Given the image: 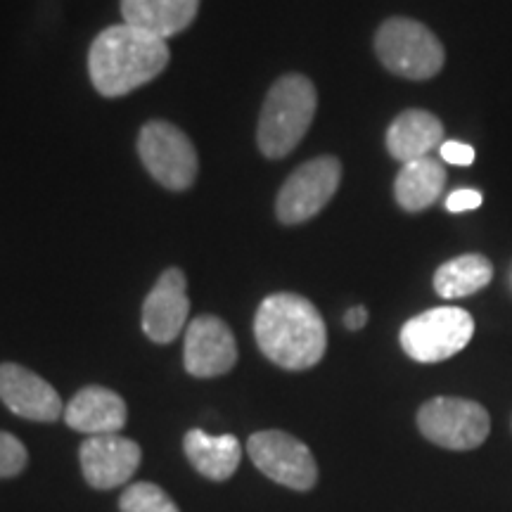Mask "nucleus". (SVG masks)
Returning a JSON list of instances; mask_svg holds the SVG:
<instances>
[{"mask_svg": "<svg viewBox=\"0 0 512 512\" xmlns=\"http://www.w3.org/2000/svg\"><path fill=\"white\" fill-rule=\"evenodd\" d=\"M254 337L268 361L285 370L318 366L328 349V330L316 306L302 294L278 292L261 302Z\"/></svg>", "mask_w": 512, "mask_h": 512, "instance_id": "obj_1", "label": "nucleus"}, {"mask_svg": "<svg viewBox=\"0 0 512 512\" xmlns=\"http://www.w3.org/2000/svg\"><path fill=\"white\" fill-rule=\"evenodd\" d=\"M169 64L166 38L150 31L114 24L95 36L88 53V72L95 91L105 98H121L157 79Z\"/></svg>", "mask_w": 512, "mask_h": 512, "instance_id": "obj_2", "label": "nucleus"}, {"mask_svg": "<svg viewBox=\"0 0 512 512\" xmlns=\"http://www.w3.org/2000/svg\"><path fill=\"white\" fill-rule=\"evenodd\" d=\"M318 110V93L309 76L285 74L268 91L256 128V143L268 159H283L302 143Z\"/></svg>", "mask_w": 512, "mask_h": 512, "instance_id": "obj_3", "label": "nucleus"}, {"mask_svg": "<svg viewBox=\"0 0 512 512\" xmlns=\"http://www.w3.org/2000/svg\"><path fill=\"white\" fill-rule=\"evenodd\" d=\"M375 53L384 69L408 81L432 79L446 62V50L434 31L408 17H392L377 29Z\"/></svg>", "mask_w": 512, "mask_h": 512, "instance_id": "obj_4", "label": "nucleus"}, {"mask_svg": "<svg viewBox=\"0 0 512 512\" xmlns=\"http://www.w3.org/2000/svg\"><path fill=\"white\" fill-rule=\"evenodd\" d=\"M475 335V318L458 306H437L406 320L401 347L413 361L439 363L456 356Z\"/></svg>", "mask_w": 512, "mask_h": 512, "instance_id": "obj_5", "label": "nucleus"}, {"mask_svg": "<svg viewBox=\"0 0 512 512\" xmlns=\"http://www.w3.org/2000/svg\"><path fill=\"white\" fill-rule=\"evenodd\" d=\"M422 437L448 451H472L491 432V418L482 403L458 396H437L418 411Z\"/></svg>", "mask_w": 512, "mask_h": 512, "instance_id": "obj_6", "label": "nucleus"}, {"mask_svg": "<svg viewBox=\"0 0 512 512\" xmlns=\"http://www.w3.org/2000/svg\"><path fill=\"white\" fill-rule=\"evenodd\" d=\"M342 183V162L337 157L309 159L292 171L275 200V214L287 226L311 221L335 197Z\"/></svg>", "mask_w": 512, "mask_h": 512, "instance_id": "obj_7", "label": "nucleus"}, {"mask_svg": "<svg viewBox=\"0 0 512 512\" xmlns=\"http://www.w3.org/2000/svg\"><path fill=\"white\" fill-rule=\"evenodd\" d=\"M138 155L159 185L185 190L197 178V152L181 128L169 121H150L140 128Z\"/></svg>", "mask_w": 512, "mask_h": 512, "instance_id": "obj_8", "label": "nucleus"}, {"mask_svg": "<svg viewBox=\"0 0 512 512\" xmlns=\"http://www.w3.org/2000/svg\"><path fill=\"white\" fill-rule=\"evenodd\" d=\"M252 463L273 482L294 491H309L318 482V465L311 448L280 430L256 432L247 441Z\"/></svg>", "mask_w": 512, "mask_h": 512, "instance_id": "obj_9", "label": "nucleus"}, {"mask_svg": "<svg viewBox=\"0 0 512 512\" xmlns=\"http://www.w3.org/2000/svg\"><path fill=\"white\" fill-rule=\"evenodd\" d=\"M185 370L192 377H219L238 361L233 330L216 316H197L185 330Z\"/></svg>", "mask_w": 512, "mask_h": 512, "instance_id": "obj_10", "label": "nucleus"}, {"mask_svg": "<svg viewBox=\"0 0 512 512\" xmlns=\"http://www.w3.org/2000/svg\"><path fill=\"white\" fill-rule=\"evenodd\" d=\"M140 446L121 434H98L81 444V467L93 489H117L136 475Z\"/></svg>", "mask_w": 512, "mask_h": 512, "instance_id": "obj_11", "label": "nucleus"}, {"mask_svg": "<svg viewBox=\"0 0 512 512\" xmlns=\"http://www.w3.org/2000/svg\"><path fill=\"white\" fill-rule=\"evenodd\" d=\"M0 401L24 420L55 422L64 415L55 387L19 363H0Z\"/></svg>", "mask_w": 512, "mask_h": 512, "instance_id": "obj_12", "label": "nucleus"}, {"mask_svg": "<svg viewBox=\"0 0 512 512\" xmlns=\"http://www.w3.org/2000/svg\"><path fill=\"white\" fill-rule=\"evenodd\" d=\"M185 273L181 268H169L145 297L143 332L152 342L169 344L181 335L190 313L188 294H185Z\"/></svg>", "mask_w": 512, "mask_h": 512, "instance_id": "obj_13", "label": "nucleus"}, {"mask_svg": "<svg viewBox=\"0 0 512 512\" xmlns=\"http://www.w3.org/2000/svg\"><path fill=\"white\" fill-rule=\"evenodd\" d=\"M126 420L124 399L107 387H83L64 408V422L88 437L119 434L126 427Z\"/></svg>", "mask_w": 512, "mask_h": 512, "instance_id": "obj_14", "label": "nucleus"}, {"mask_svg": "<svg viewBox=\"0 0 512 512\" xmlns=\"http://www.w3.org/2000/svg\"><path fill=\"white\" fill-rule=\"evenodd\" d=\"M444 145V124L427 110H406L387 128V150L396 162L430 157Z\"/></svg>", "mask_w": 512, "mask_h": 512, "instance_id": "obj_15", "label": "nucleus"}, {"mask_svg": "<svg viewBox=\"0 0 512 512\" xmlns=\"http://www.w3.org/2000/svg\"><path fill=\"white\" fill-rule=\"evenodd\" d=\"M200 10V0H121V15L131 27L169 38L188 29Z\"/></svg>", "mask_w": 512, "mask_h": 512, "instance_id": "obj_16", "label": "nucleus"}, {"mask_svg": "<svg viewBox=\"0 0 512 512\" xmlns=\"http://www.w3.org/2000/svg\"><path fill=\"white\" fill-rule=\"evenodd\" d=\"M446 166L434 157L403 164L394 181V197L403 211H425L439 200L446 188Z\"/></svg>", "mask_w": 512, "mask_h": 512, "instance_id": "obj_17", "label": "nucleus"}, {"mask_svg": "<svg viewBox=\"0 0 512 512\" xmlns=\"http://www.w3.org/2000/svg\"><path fill=\"white\" fill-rule=\"evenodd\" d=\"M185 456L200 472L202 477L214 479V482H226L238 470L242 451L240 441L233 434H221V437H211L202 430H190L183 441Z\"/></svg>", "mask_w": 512, "mask_h": 512, "instance_id": "obj_18", "label": "nucleus"}, {"mask_svg": "<svg viewBox=\"0 0 512 512\" xmlns=\"http://www.w3.org/2000/svg\"><path fill=\"white\" fill-rule=\"evenodd\" d=\"M494 280V264L484 254H460L434 271V290L444 299L470 297Z\"/></svg>", "mask_w": 512, "mask_h": 512, "instance_id": "obj_19", "label": "nucleus"}, {"mask_svg": "<svg viewBox=\"0 0 512 512\" xmlns=\"http://www.w3.org/2000/svg\"><path fill=\"white\" fill-rule=\"evenodd\" d=\"M121 512H181L171 496L157 484L138 482L131 484L119 498Z\"/></svg>", "mask_w": 512, "mask_h": 512, "instance_id": "obj_20", "label": "nucleus"}, {"mask_svg": "<svg viewBox=\"0 0 512 512\" xmlns=\"http://www.w3.org/2000/svg\"><path fill=\"white\" fill-rule=\"evenodd\" d=\"M29 463V453L15 434L0 430V479L17 477Z\"/></svg>", "mask_w": 512, "mask_h": 512, "instance_id": "obj_21", "label": "nucleus"}, {"mask_svg": "<svg viewBox=\"0 0 512 512\" xmlns=\"http://www.w3.org/2000/svg\"><path fill=\"white\" fill-rule=\"evenodd\" d=\"M441 159L448 164H456V166H470L475 162V147L460 143V140H444V145L439 147Z\"/></svg>", "mask_w": 512, "mask_h": 512, "instance_id": "obj_22", "label": "nucleus"}, {"mask_svg": "<svg viewBox=\"0 0 512 512\" xmlns=\"http://www.w3.org/2000/svg\"><path fill=\"white\" fill-rule=\"evenodd\" d=\"M482 207V192L472 188H460L446 197V209L451 214H463V211H472Z\"/></svg>", "mask_w": 512, "mask_h": 512, "instance_id": "obj_23", "label": "nucleus"}, {"mask_svg": "<svg viewBox=\"0 0 512 512\" xmlns=\"http://www.w3.org/2000/svg\"><path fill=\"white\" fill-rule=\"evenodd\" d=\"M368 323V311L366 306H354V309L347 311V316H344V325H347V330H361L366 328Z\"/></svg>", "mask_w": 512, "mask_h": 512, "instance_id": "obj_24", "label": "nucleus"}]
</instances>
